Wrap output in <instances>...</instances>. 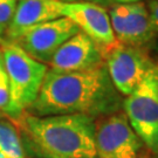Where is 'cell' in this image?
I'll return each mask as SVG.
<instances>
[{
  "instance_id": "1",
  "label": "cell",
  "mask_w": 158,
  "mask_h": 158,
  "mask_svg": "<svg viewBox=\"0 0 158 158\" xmlns=\"http://www.w3.org/2000/svg\"><path fill=\"white\" fill-rule=\"evenodd\" d=\"M122 109V95L114 87L103 63L83 72L48 68L39 94L26 113L40 117L81 114L96 118Z\"/></svg>"
},
{
  "instance_id": "2",
  "label": "cell",
  "mask_w": 158,
  "mask_h": 158,
  "mask_svg": "<svg viewBox=\"0 0 158 158\" xmlns=\"http://www.w3.org/2000/svg\"><path fill=\"white\" fill-rule=\"evenodd\" d=\"M25 153L33 158H97L95 118L87 115L34 116L17 121Z\"/></svg>"
},
{
  "instance_id": "3",
  "label": "cell",
  "mask_w": 158,
  "mask_h": 158,
  "mask_svg": "<svg viewBox=\"0 0 158 158\" xmlns=\"http://www.w3.org/2000/svg\"><path fill=\"white\" fill-rule=\"evenodd\" d=\"M0 49L10 82V103L5 115L17 122L35 101L48 66L34 60L14 42L4 41Z\"/></svg>"
},
{
  "instance_id": "4",
  "label": "cell",
  "mask_w": 158,
  "mask_h": 158,
  "mask_svg": "<svg viewBox=\"0 0 158 158\" xmlns=\"http://www.w3.org/2000/svg\"><path fill=\"white\" fill-rule=\"evenodd\" d=\"M123 110L144 145L158 156V72L148 75L125 97Z\"/></svg>"
},
{
  "instance_id": "5",
  "label": "cell",
  "mask_w": 158,
  "mask_h": 158,
  "mask_svg": "<svg viewBox=\"0 0 158 158\" xmlns=\"http://www.w3.org/2000/svg\"><path fill=\"white\" fill-rule=\"evenodd\" d=\"M104 63L114 87L121 95L129 96L158 66L142 48L117 44L104 51Z\"/></svg>"
},
{
  "instance_id": "6",
  "label": "cell",
  "mask_w": 158,
  "mask_h": 158,
  "mask_svg": "<svg viewBox=\"0 0 158 158\" xmlns=\"http://www.w3.org/2000/svg\"><path fill=\"white\" fill-rule=\"evenodd\" d=\"M143 145L124 111L104 116L95 122L97 158H139Z\"/></svg>"
},
{
  "instance_id": "7",
  "label": "cell",
  "mask_w": 158,
  "mask_h": 158,
  "mask_svg": "<svg viewBox=\"0 0 158 158\" xmlns=\"http://www.w3.org/2000/svg\"><path fill=\"white\" fill-rule=\"evenodd\" d=\"M79 32V27L72 20L61 17L34 26L13 42L34 60L49 64L59 48Z\"/></svg>"
},
{
  "instance_id": "8",
  "label": "cell",
  "mask_w": 158,
  "mask_h": 158,
  "mask_svg": "<svg viewBox=\"0 0 158 158\" xmlns=\"http://www.w3.org/2000/svg\"><path fill=\"white\" fill-rule=\"evenodd\" d=\"M111 28L119 44L142 48L152 41L157 32L153 28L150 13L142 1L109 7Z\"/></svg>"
},
{
  "instance_id": "9",
  "label": "cell",
  "mask_w": 158,
  "mask_h": 158,
  "mask_svg": "<svg viewBox=\"0 0 158 158\" xmlns=\"http://www.w3.org/2000/svg\"><path fill=\"white\" fill-rule=\"evenodd\" d=\"M62 17L72 20L103 52L118 44L111 28L109 13L103 6L93 2H63Z\"/></svg>"
},
{
  "instance_id": "10",
  "label": "cell",
  "mask_w": 158,
  "mask_h": 158,
  "mask_svg": "<svg viewBox=\"0 0 158 158\" xmlns=\"http://www.w3.org/2000/svg\"><path fill=\"white\" fill-rule=\"evenodd\" d=\"M103 63V49L80 31L59 48L52 57L49 66L56 72H83Z\"/></svg>"
},
{
  "instance_id": "11",
  "label": "cell",
  "mask_w": 158,
  "mask_h": 158,
  "mask_svg": "<svg viewBox=\"0 0 158 158\" xmlns=\"http://www.w3.org/2000/svg\"><path fill=\"white\" fill-rule=\"evenodd\" d=\"M62 7L59 0H18L4 41L13 42L34 26L61 18Z\"/></svg>"
},
{
  "instance_id": "12",
  "label": "cell",
  "mask_w": 158,
  "mask_h": 158,
  "mask_svg": "<svg viewBox=\"0 0 158 158\" xmlns=\"http://www.w3.org/2000/svg\"><path fill=\"white\" fill-rule=\"evenodd\" d=\"M19 130L12 121L0 118V158H25Z\"/></svg>"
},
{
  "instance_id": "13",
  "label": "cell",
  "mask_w": 158,
  "mask_h": 158,
  "mask_svg": "<svg viewBox=\"0 0 158 158\" xmlns=\"http://www.w3.org/2000/svg\"><path fill=\"white\" fill-rule=\"evenodd\" d=\"M18 0H0V39H5L6 32L14 15Z\"/></svg>"
},
{
  "instance_id": "14",
  "label": "cell",
  "mask_w": 158,
  "mask_h": 158,
  "mask_svg": "<svg viewBox=\"0 0 158 158\" xmlns=\"http://www.w3.org/2000/svg\"><path fill=\"white\" fill-rule=\"evenodd\" d=\"M8 103H10V82H8L2 53L0 49V113L5 114Z\"/></svg>"
},
{
  "instance_id": "15",
  "label": "cell",
  "mask_w": 158,
  "mask_h": 158,
  "mask_svg": "<svg viewBox=\"0 0 158 158\" xmlns=\"http://www.w3.org/2000/svg\"><path fill=\"white\" fill-rule=\"evenodd\" d=\"M148 10L150 13L153 28L158 33V0H150V2L148 5Z\"/></svg>"
},
{
  "instance_id": "16",
  "label": "cell",
  "mask_w": 158,
  "mask_h": 158,
  "mask_svg": "<svg viewBox=\"0 0 158 158\" xmlns=\"http://www.w3.org/2000/svg\"><path fill=\"white\" fill-rule=\"evenodd\" d=\"M62 2H93V4H97L103 7H111V4L108 0H59Z\"/></svg>"
},
{
  "instance_id": "17",
  "label": "cell",
  "mask_w": 158,
  "mask_h": 158,
  "mask_svg": "<svg viewBox=\"0 0 158 158\" xmlns=\"http://www.w3.org/2000/svg\"><path fill=\"white\" fill-rule=\"evenodd\" d=\"M111 5H125V4H135L142 0H108Z\"/></svg>"
},
{
  "instance_id": "18",
  "label": "cell",
  "mask_w": 158,
  "mask_h": 158,
  "mask_svg": "<svg viewBox=\"0 0 158 158\" xmlns=\"http://www.w3.org/2000/svg\"><path fill=\"white\" fill-rule=\"evenodd\" d=\"M2 42H4V40H1V39H0V46H1V44H2Z\"/></svg>"
}]
</instances>
